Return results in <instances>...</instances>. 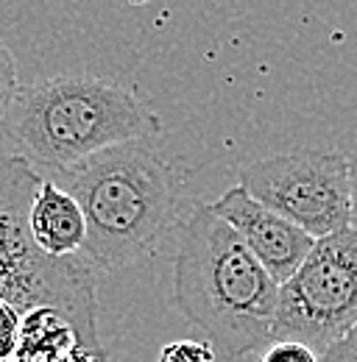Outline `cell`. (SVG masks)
<instances>
[{"instance_id":"cell-1","label":"cell","mask_w":357,"mask_h":362,"mask_svg":"<svg viewBox=\"0 0 357 362\" xmlns=\"http://www.w3.org/2000/svg\"><path fill=\"white\" fill-rule=\"evenodd\" d=\"M171 304L226 362L273 343L279 284L210 204H196L178 223Z\"/></svg>"},{"instance_id":"cell-19","label":"cell","mask_w":357,"mask_h":362,"mask_svg":"<svg viewBox=\"0 0 357 362\" xmlns=\"http://www.w3.org/2000/svg\"><path fill=\"white\" fill-rule=\"evenodd\" d=\"M0 362H3V360H0Z\"/></svg>"},{"instance_id":"cell-18","label":"cell","mask_w":357,"mask_h":362,"mask_svg":"<svg viewBox=\"0 0 357 362\" xmlns=\"http://www.w3.org/2000/svg\"><path fill=\"white\" fill-rule=\"evenodd\" d=\"M260 354V351H257ZM257 354H246V357H240L237 362H257Z\"/></svg>"},{"instance_id":"cell-7","label":"cell","mask_w":357,"mask_h":362,"mask_svg":"<svg viewBox=\"0 0 357 362\" xmlns=\"http://www.w3.org/2000/svg\"><path fill=\"white\" fill-rule=\"evenodd\" d=\"M210 206L221 221L234 228L243 245L257 257V262L273 276L279 287L302 268V262L310 257L315 245L307 231L288 223L260 201H254L240 184L226 189Z\"/></svg>"},{"instance_id":"cell-10","label":"cell","mask_w":357,"mask_h":362,"mask_svg":"<svg viewBox=\"0 0 357 362\" xmlns=\"http://www.w3.org/2000/svg\"><path fill=\"white\" fill-rule=\"evenodd\" d=\"M84 346L73 320L59 310H34L23 315L20 346L11 362H67V357Z\"/></svg>"},{"instance_id":"cell-11","label":"cell","mask_w":357,"mask_h":362,"mask_svg":"<svg viewBox=\"0 0 357 362\" xmlns=\"http://www.w3.org/2000/svg\"><path fill=\"white\" fill-rule=\"evenodd\" d=\"M20 76H17V62L11 50L0 42V123L8 117L17 95H20Z\"/></svg>"},{"instance_id":"cell-9","label":"cell","mask_w":357,"mask_h":362,"mask_svg":"<svg viewBox=\"0 0 357 362\" xmlns=\"http://www.w3.org/2000/svg\"><path fill=\"white\" fill-rule=\"evenodd\" d=\"M42 173L20 153L0 159V257L37 248L31 240V206Z\"/></svg>"},{"instance_id":"cell-16","label":"cell","mask_w":357,"mask_h":362,"mask_svg":"<svg viewBox=\"0 0 357 362\" xmlns=\"http://www.w3.org/2000/svg\"><path fill=\"white\" fill-rule=\"evenodd\" d=\"M349 198H352V228L357 231V151L349 153Z\"/></svg>"},{"instance_id":"cell-3","label":"cell","mask_w":357,"mask_h":362,"mask_svg":"<svg viewBox=\"0 0 357 362\" xmlns=\"http://www.w3.org/2000/svg\"><path fill=\"white\" fill-rule=\"evenodd\" d=\"M3 129L20 156L47 176L106 148L159 136L162 117L120 84L92 76H50L20 90Z\"/></svg>"},{"instance_id":"cell-5","label":"cell","mask_w":357,"mask_h":362,"mask_svg":"<svg viewBox=\"0 0 357 362\" xmlns=\"http://www.w3.org/2000/svg\"><path fill=\"white\" fill-rule=\"evenodd\" d=\"M240 187L312 240L352 228L349 156L344 153L302 148L257 159L240 170Z\"/></svg>"},{"instance_id":"cell-2","label":"cell","mask_w":357,"mask_h":362,"mask_svg":"<svg viewBox=\"0 0 357 362\" xmlns=\"http://www.w3.org/2000/svg\"><path fill=\"white\" fill-rule=\"evenodd\" d=\"M47 179L79 201L87 218L81 259L95 271L115 273L142 259L176 223V176L148 142L106 148Z\"/></svg>"},{"instance_id":"cell-4","label":"cell","mask_w":357,"mask_h":362,"mask_svg":"<svg viewBox=\"0 0 357 362\" xmlns=\"http://www.w3.org/2000/svg\"><path fill=\"white\" fill-rule=\"evenodd\" d=\"M357 326V231L315 240L310 257L279 290L273 340L324 354Z\"/></svg>"},{"instance_id":"cell-6","label":"cell","mask_w":357,"mask_h":362,"mask_svg":"<svg viewBox=\"0 0 357 362\" xmlns=\"http://www.w3.org/2000/svg\"><path fill=\"white\" fill-rule=\"evenodd\" d=\"M95 268H89L81 257L53 259L40 248L0 257V301L23 315L34 310H59L73 320L87 349L103 351L95 323Z\"/></svg>"},{"instance_id":"cell-14","label":"cell","mask_w":357,"mask_h":362,"mask_svg":"<svg viewBox=\"0 0 357 362\" xmlns=\"http://www.w3.org/2000/svg\"><path fill=\"white\" fill-rule=\"evenodd\" d=\"M257 362H321V354L296 340H273L257 354Z\"/></svg>"},{"instance_id":"cell-8","label":"cell","mask_w":357,"mask_h":362,"mask_svg":"<svg viewBox=\"0 0 357 362\" xmlns=\"http://www.w3.org/2000/svg\"><path fill=\"white\" fill-rule=\"evenodd\" d=\"M28 228L34 245L53 259H76L84 254L87 218L79 201L47 176H42V184L37 189Z\"/></svg>"},{"instance_id":"cell-17","label":"cell","mask_w":357,"mask_h":362,"mask_svg":"<svg viewBox=\"0 0 357 362\" xmlns=\"http://www.w3.org/2000/svg\"><path fill=\"white\" fill-rule=\"evenodd\" d=\"M67 362H109L106 360V351H95V349H87V346H79Z\"/></svg>"},{"instance_id":"cell-13","label":"cell","mask_w":357,"mask_h":362,"mask_svg":"<svg viewBox=\"0 0 357 362\" xmlns=\"http://www.w3.org/2000/svg\"><path fill=\"white\" fill-rule=\"evenodd\" d=\"M20 332H23V313L0 301V360L3 362L14 360L20 346Z\"/></svg>"},{"instance_id":"cell-15","label":"cell","mask_w":357,"mask_h":362,"mask_svg":"<svg viewBox=\"0 0 357 362\" xmlns=\"http://www.w3.org/2000/svg\"><path fill=\"white\" fill-rule=\"evenodd\" d=\"M321 362H357V326L332 349H327L321 354Z\"/></svg>"},{"instance_id":"cell-12","label":"cell","mask_w":357,"mask_h":362,"mask_svg":"<svg viewBox=\"0 0 357 362\" xmlns=\"http://www.w3.org/2000/svg\"><path fill=\"white\" fill-rule=\"evenodd\" d=\"M218 354L210 343H201V340H176V343H168L162 346L157 362H215Z\"/></svg>"}]
</instances>
